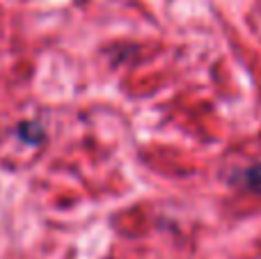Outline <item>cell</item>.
Returning <instances> with one entry per match:
<instances>
[{
	"mask_svg": "<svg viewBox=\"0 0 261 259\" xmlns=\"http://www.w3.org/2000/svg\"><path fill=\"white\" fill-rule=\"evenodd\" d=\"M241 184H243L248 191L252 193H259L261 195V163L252 165V168H248L243 174H241Z\"/></svg>",
	"mask_w": 261,
	"mask_h": 259,
	"instance_id": "cell-1",
	"label": "cell"
}]
</instances>
